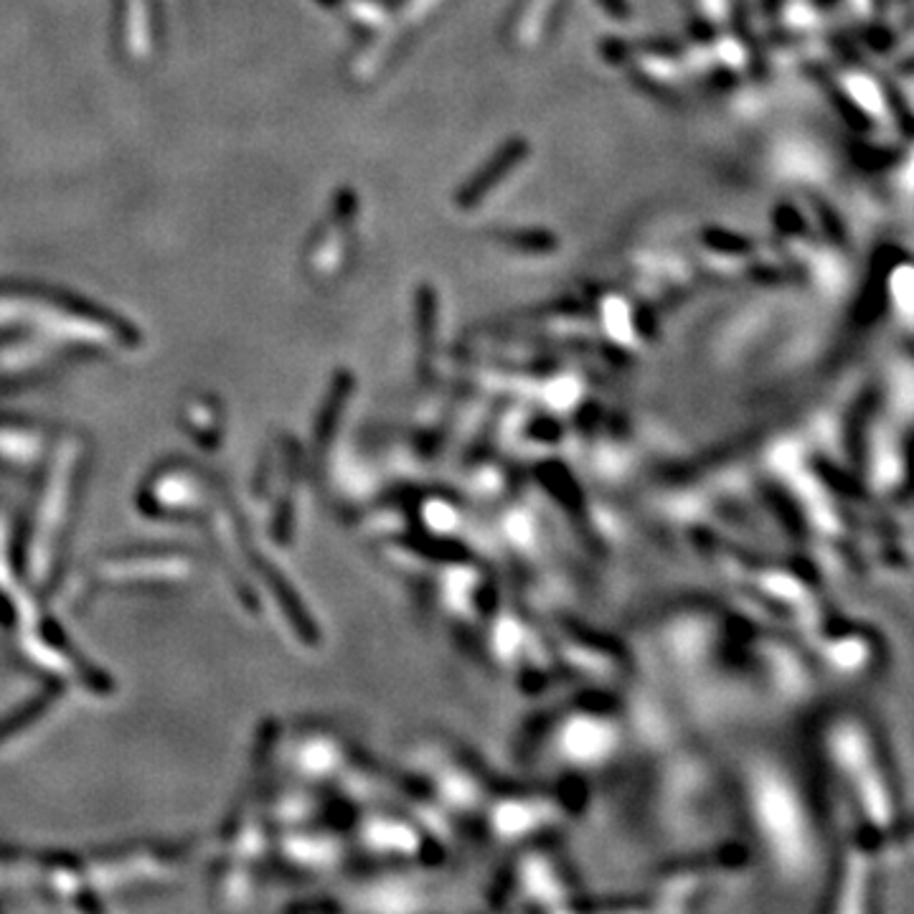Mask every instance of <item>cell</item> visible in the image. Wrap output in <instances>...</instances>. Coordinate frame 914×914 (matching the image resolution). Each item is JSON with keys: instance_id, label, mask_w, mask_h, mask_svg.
I'll list each match as a JSON object with an SVG mask.
<instances>
[{"instance_id": "cell-1", "label": "cell", "mask_w": 914, "mask_h": 914, "mask_svg": "<svg viewBox=\"0 0 914 914\" xmlns=\"http://www.w3.org/2000/svg\"><path fill=\"white\" fill-rule=\"evenodd\" d=\"M527 153H529L527 140H509L503 148H498L491 163L478 170V174L470 178V184L463 188V191H460L458 196L460 209H473V206L481 204L485 194H491L493 188L501 184V180L509 176L523 158H527Z\"/></svg>"}, {"instance_id": "cell-2", "label": "cell", "mask_w": 914, "mask_h": 914, "mask_svg": "<svg viewBox=\"0 0 914 914\" xmlns=\"http://www.w3.org/2000/svg\"><path fill=\"white\" fill-rule=\"evenodd\" d=\"M505 242H511V247H519L523 252H549L551 247H554L551 234H544V232L505 234Z\"/></svg>"}, {"instance_id": "cell-3", "label": "cell", "mask_w": 914, "mask_h": 914, "mask_svg": "<svg viewBox=\"0 0 914 914\" xmlns=\"http://www.w3.org/2000/svg\"><path fill=\"white\" fill-rule=\"evenodd\" d=\"M605 11L612 13V16H626L628 13V3L626 0H597Z\"/></svg>"}]
</instances>
